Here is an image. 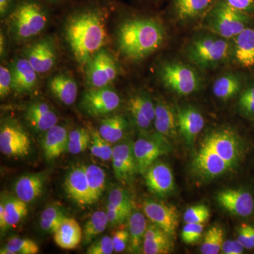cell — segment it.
<instances>
[{"instance_id":"44","label":"cell","mask_w":254,"mask_h":254,"mask_svg":"<svg viewBox=\"0 0 254 254\" xmlns=\"http://www.w3.org/2000/svg\"><path fill=\"white\" fill-rule=\"evenodd\" d=\"M204 225L199 223H186L182 230V239L187 245L198 242L203 235Z\"/></svg>"},{"instance_id":"5","label":"cell","mask_w":254,"mask_h":254,"mask_svg":"<svg viewBox=\"0 0 254 254\" xmlns=\"http://www.w3.org/2000/svg\"><path fill=\"white\" fill-rule=\"evenodd\" d=\"M251 14L218 0L203 19L205 28L211 33L232 40L248 28Z\"/></svg>"},{"instance_id":"17","label":"cell","mask_w":254,"mask_h":254,"mask_svg":"<svg viewBox=\"0 0 254 254\" xmlns=\"http://www.w3.org/2000/svg\"><path fill=\"white\" fill-rule=\"evenodd\" d=\"M128 110L133 123L140 129H148L154 124L155 105L145 92H137L132 95L128 100Z\"/></svg>"},{"instance_id":"6","label":"cell","mask_w":254,"mask_h":254,"mask_svg":"<svg viewBox=\"0 0 254 254\" xmlns=\"http://www.w3.org/2000/svg\"><path fill=\"white\" fill-rule=\"evenodd\" d=\"M159 77L164 86L180 95H189L198 91L201 79L194 68L179 61L163 64L159 68Z\"/></svg>"},{"instance_id":"33","label":"cell","mask_w":254,"mask_h":254,"mask_svg":"<svg viewBox=\"0 0 254 254\" xmlns=\"http://www.w3.org/2000/svg\"><path fill=\"white\" fill-rule=\"evenodd\" d=\"M241 78L233 73H227L217 78L213 85V93L218 99H231L242 89Z\"/></svg>"},{"instance_id":"21","label":"cell","mask_w":254,"mask_h":254,"mask_svg":"<svg viewBox=\"0 0 254 254\" xmlns=\"http://www.w3.org/2000/svg\"><path fill=\"white\" fill-rule=\"evenodd\" d=\"M24 118L29 127L38 132H46L58 123L55 110L43 101L33 102L28 105Z\"/></svg>"},{"instance_id":"34","label":"cell","mask_w":254,"mask_h":254,"mask_svg":"<svg viewBox=\"0 0 254 254\" xmlns=\"http://www.w3.org/2000/svg\"><path fill=\"white\" fill-rule=\"evenodd\" d=\"M88 187L90 190L91 203H96L103 195L106 186V174L104 170L96 165L85 166Z\"/></svg>"},{"instance_id":"20","label":"cell","mask_w":254,"mask_h":254,"mask_svg":"<svg viewBox=\"0 0 254 254\" xmlns=\"http://www.w3.org/2000/svg\"><path fill=\"white\" fill-rule=\"evenodd\" d=\"M176 112L179 131L187 144L192 145L204 127V118L191 105L180 107Z\"/></svg>"},{"instance_id":"50","label":"cell","mask_w":254,"mask_h":254,"mask_svg":"<svg viewBox=\"0 0 254 254\" xmlns=\"http://www.w3.org/2000/svg\"><path fill=\"white\" fill-rule=\"evenodd\" d=\"M233 7L247 14L254 13V0H223Z\"/></svg>"},{"instance_id":"18","label":"cell","mask_w":254,"mask_h":254,"mask_svg":"<svg viewBox=\"0 0 254 254\" xmlns=\"http://www.w3.org/2000/svg\"><path fill=\"white\" fill-rule=\"evenodd\" d=\"M65 192L78 205H91L84 165H76L68 172L64 182Z\"/></svg>"},{"instance_id":"23","label":"cell","mask_w":254,"mask_h":254,"mask_svg":"<svg viewBox=\"0 0 254 254\" xmlns=\"http://www.w3.org/2000/svg\"><path fill=\"white\" fill-rule=\"evenodd\" d=\"M231 41L234 63L241 67L254 68V29L245 28Z\"/></svg>"},{"instance_id":"37","label":"cell","mask_w":254,"mask_h":254,"mask_svg":"<svg viewBox=\"0 0 254 254\" xmlns=\"http://www.w3.org/2000/svg\"><path fill=\"white\" fill-rule=\"evenodd\" d=\"M225 232L218 225H214L205 232L200 252L203 254H218L221 252Z\"/></svg>"},{"instance_id":"30","label":"cell","mask_w":254,"mask_h":254,"mask_svg":"<svg viewBox=\"0 0 254 254\" xmlns=\"http://www.w3.org/2000/svg\"><path fill=\"white\" fill-rule=\"evenodd\" d=\"M195 166L205 176H220L232 168L220 155L213 150L201 146L195 160Z\"/></svg>"},{"instance_id":"31","label":"cell","mask_w":254,"mask_h":254,"mask_svg":"<svg viewBox=\"0 0 254 254\" xmlns=\"http://www.w3.org/2000/svg\"><path fill=\"white\" fill-rule=\"evenodd\" d=\"M147 227L146 219L140 212L131 213L128 217V247L131 253L138 254L142 250Z\"/></svg>"},{"instance_id":"46","label":"cell","mask_w":254,"mask_h":254,"mask_svg":"<svg viewBox=\"0 0 254 254\" xmlns=\"http://www.w3.org/2000/svg\"><path fill=\"white\" fill-rule=\"evenodd\" d=\"M12 91V76L9 67L0 66V97L4 99Z\"/></svg>"},{"instance_id":"40","label":"cell","mask_w":254,"mask_h":254,"mask_svg":"<svg viewBox=\"0 0 254 254\" xmlns=\"http://www.w3.org/2000/svg\"><path fill=\"white\" fill-rule=\"evenodd\" d=\"M90 131L91 134V143H90V150L91 154L103 161L111 160L113 150L111 143L103 138L98 130L91 128Z\"/></svg>"},{"instance_id":"1","label":"cell","mask_w":254,"mask_h":254,"mask_svg":"<svg viewBox=\"0 0 254 254\" xmlns=\"http://www.w3.org/2000/svg\"><path fill=\"white\" fill-rule=\"evenodd\" d=\"M109 5L88 3L73 11L64 25V36L73 58L86 64L109 42L108 23Z\"/></svg>"},{"instance_id":"35","label":"cell","mask_w":254,"mask_h":254,"mask_svg":"<svg viewBox=\"0 0 254 254\" xmlns=\"http://www.w3.org/2000/svg\"><path fill=\"white\" fill-rule=\"evenodd\" d=\"M2 199V198H1ZM5 218L8 227H14L28 215V203L16 197L4 198Z\"/></svg>"},{"instance_id":"53","label":"cell","mask_w":254,"mask_h":254,"mask_svg":"<svg viewBox=\"0 0 254 254\" xmlns=\"http://www.w3.org/2000/svg\"><path fill=\"white\" fill-rule=\"evenodd\" d=\"M18 0H0V16L4 18L14 9Z\"/></svg>"},{"instance_id":"51","label":"cell","mask_w":254,"mask_h":254,"mask_svg":"<svg viewBox=\"0 0 254 254\" xmlns=\"http://www.w3.org/2000/svg\"><path fill=\"white\" fill-rule=\"evenodd\" d=\"M245 250L243 245L237 240H227L224 242L221 252L225 254H241Z\"/></svg>"},{"instance_id":"43","label":"cell","mask_w":254,"mask_h":254,"mask_svg":"<svg viewBox=\"0 0 254 254\" xmlns=\"http://www.w3.org/2000/svg\"><path fill=\"white\" fill-rule=\"evenodd\" d=\"M210 210L206 205L200 204L190 207L184 215L186 223H205L210 218Z\"/></svg>"},{"instance_id":"55","label":"cell","mask_w":254,"mask_h":254,"mask_svg":"<svg viewBox=\"0 0 254 254\" xmlns=\"http://www.w3.org/2000/svg\"><path fill=\"white\" fill-rule=\"evenodd\" d=\"M6 41H5V36L2 33H1V36H0V54H1V58L4 56L6 53Z\"/></svg>"},{"instance_id":"24","label":"cell","mask_w":254,"mask_h":254,"mask_svg":"<svg viewBox=\"0 0 254 254\" xmlns=\"http://www.w3.org/2000/svg\"><path fill=\"white\" fill-rule=\"evenodd\" d=\"M68 133L66 127L60 125H56L45 132L42 148L47 160L59 158L67 150Z\"/></svg>"},{"instance_id":"36","label":"cell","mask_w":254,"mask_h":254,"mask_svg":"<svg viewBox=\"0 0 254 254\" xmlns=\"http://www.w3.org/2000/svg\"><path fill=\"white\" fill-rule=\"evenodd\" d=\"M108 225V220L106 212L103 210L95 212L83 227V237L85 245L91 243L95 237L106 230Z\"/></svg>"},{"instance_id":"28","label":"cell","mask_w":254,"mask_h":254,"mask_svg":"<svg viewBox=\"0 0 254 254\" xmlns=\"http://www.w3.org/2000/svg\"><path fill=\"white\" fill-rule=\"evenodd\" d=\"M154 126L158 133L163 136L172 138L177 136L179 129L177 112L163 100H158L155 104Z\"/></svg>"},{"instance_id":"52","label":"cell","mask_w":254,"mask_h":254,"mask_svg":"<svg viewBox=\"0 0 254 254\" xmlns=\"http://www.w3.org/2000/svg\"><path fill=\"white\" fill-rule=\"evenodd\" d=\"M238 238L237 240L243 245L245 250H252L254 248V245L249 234L248 230L247 228V224H242L239 227L238 230Z\"/></svg>"},{"instance_id":"15","label":"cell","mask_w":254,"mask_h":254,"mask_svg":"<svg viewBox=\"0 0 254 254\" xmlns=\"http://www.w3.org/2000/svg\"><path fill=\"white\" fill-rule=\"evenodd\" d=\"M112 162L117 180L124 183L128 182L138 172L133 153V143L123 142L113 147Z\"/></svg>"},{"instance_id":"39","label":"cell","mask_w":254,"mask_h":254,"mask_svg":"<svg viewBox=\"0 0 254 254\" xmlns=\"http://www.w3.org/2000/svg\"><path fill=\"white\" fill-rule=\"evenodd\" d=\"M91 134L90 130L86 128H78L68 133L67 151L76 155L85 151L90 146Z\"/></svg>"},{"instance_id":"25","label":"cell","mask_w":254,"mask_h":254,"mask_svg":"<svg viewBox=\"0 0 254 254\" xmlns=\"http://www.w3.org/2000/svg\"><path fill=\"white\" fill-rule=\"evenodd\" d=\"M48 88L56 99L65 105H71L78 96L76 80L66 73H58L50 78Z\"/></svg>"},{"instance_id":"13","label":"cell","mask_w":254,"mask_h":254,"mask_svg":"<svg viewBox=\"0 0 254 254\" xmlns=\"http://www.w3.org/2000/svg\"><path fill=\"white\" fill-rule=\"evenodd\" d=\"M143 212L152 223L158 225L174 237L179 225V213L177 208L161 202L146 200L143 203Z\"/></svg>"},{"instance_id":"41","label":"cell","mask_w":254,"mask_h":254,"mask_svg":"<svg viewBox=\"0 0 254 254\" xmlns=\"http://www.w3.org/2000/svg\"><path fill=\"white\" fill-rule=\"evenodd\" d=\"M65 218L64 213L59 208L48 206L41 213L40 226L44 231L54 233Z\"/></svg>"},{"instance_id":"14","label":"cell","mask_w":254,"mask_h":254,"mask_svg":"<svg viewBox=\"0 0 254 254\" xmlns=\"http://www.w3.org/2000/svg\"><path fill=\"white\" fill-rule=\"evenodd\" d=\"M218 0H172L170 11L180 23H192L203 20Z\"/></svg>"},{"instance_id":"48","label":"cell","mask_w":254,"mask_h":254,"mask_svg":"<svg viewBox=\"0 0 254 254\" xmlns=\"http://www.w3.org/2000/svg\"><path fill=\"white\" fill-rule=\"evenodd\" d=\"M107 217H108V225L111 226H116L125 221L127 218L129 217L131 214L123 211L108 202L106 210Z\"/></svg>"},{"instance_id":"7","label":"cell","mask_w":254,"mask_h":254,"mask_svg":"<svg viewBox=\"0 0 254 254\" xmlns=\"http://www.w3.org/2000/svg\"><path fill=\"white\" fill-rule=\"evenodd\" d=\"M120 73L118 61L105 48L100 50L85 64V78L90 88L110 87Z\"/></svg>"},{"instance_id":"27","label":"cell","mask_w":254,"mask_h":254,"mask_svg":"<svg viewBox=\"0 0 254 254\" xmlns=\"http://www.w3.org/2000/svg\"><path fill=\"white\" fill-rule=\"evenodd\" d=\"M56 245L63 250H74L81 244L83 230L75 219L66 217L54 232Z\"/></svg>"},{"instance_id":"9","label":"cell","mask_w":254,"mask_h":254,"mask_svg":"<svg viewBox=\"0 0 254 254\" xmlns=\"http://www.w3.org/2000/svg\"><path fill=\"white\" fill-rule=\"evenodd\" d=\"M120 95L110 87L90 88L83 93L80 105L82 110L91 117L104 116L120 107Z\"/></svg>"},{"instance_id":"29","label":"cell","mask_w":254,"mask_h":254,"mask_svg":"<svg viewBox=\"0 0 254 254\" xmlns=\"http://www.w3.org/2000/svg\"><path fill=\"white\" fill-rule=\"evenodd\" d=\"M45 186V179L40 174H28L18 179L14 185L16 196L26 203L34 201L41 196Z\"/></svg>"},{"instance_id":"42","label":"cell","mask_w":254,"mask_h":254,"mask_svg":"<svg viewBox=\"0 0 254 254\" xmlns=\"http://www.w3.org/2000/svg\"><path fill=\"white\" fill-rule=\"evenodd\" d=\"M108 202L123 211L131 213V198L126 190L121 187H116L110 191L108 196Z\"/></svg>"},{"instance_id":"54","label":"cell","mask_w":254,"mask_h":254,"mask_svg":"<svg viewBox=\"0 0 254 254\" xmlns=\"http://www.w3.org/2000/svg\"><path fill=\"white\" fill-rule=\"evenodd\" d=\"M0 228L1 231H4L6 229L9 228L5 218L4 205L2 199H1V203H0Z\"/></svg>"},{"instance_id":"56","label":"cell","mask_w":254,"mask_h":254,"mask_svg":"<svg viewBox=\"0 0 254 254\" xmlns=\"http://www.w3.org/2000/svg\"><path fill=\"white\" fill-rule=\"evenodd\" d=\"M247 230H248L249 234H250L251 240H252L254 245V227L252 226V225H247Z\"/></svg>"},{"instance_id":"3","label":"cell","mask_w":254,"mask_h":254,"mask_svg":"<svg viewBox=\"0 0 254 254\" xmlns=\"http://www.w3.org/2000/svg\"><path fill=\"white\" fill-rule=\"evenodd\" d=\"M48 21V11L38 0H18L8 16V30L15 41H27L41 34Z\"/></svg>"},{"instance_id":"32","label":"cell","mask_w":254,"mask_h":254,"mask_svg":"<svg viewBox=\"0 0 254 254\" xmlns=\"http://www.w3.org/2000/svg\"><path fill=\"white\" fill-rule=\"evenodd\" d=\"M128 127L126 119L123 115H115L103 119L100 123L99 133L110 143H117L123 138Z\"/></svg>"},{"instance_id":"38","label":"cell","mask_w":254,"mask_h":254,"mask_svg":"<svg viewBox=\"0 0 254 254\" xmlns=\"http://www.w3.org/2000/svg\"><path fill=\"white\" fill-rule=\"evenodd\" d=\"M39 247L36 242L27 238L14 237L1 249V254H36Z\"/></svg>"},{"instance_id":"45","label":"cell","mask_w":254,"mask_h":254,"mask_svg":"<svg viewBox=\"0 0 254 254\" xmlns=\"http://www.w3.org/2000/svg\"><path fill=\"white\" fill-rule=\"evenodd\" d=\"M114 250L112 237L105 236L95 241L88 247L86 253L88 254H111Z\"/></svg>"},{"instance_id":"12","label":"cell","mask_w":254,"mask_h":254,"mask_svg":"<svg viewBox=\"0 0 254 254\" xmlns=\"http://www.w3.org/2000/svg\"><path fill=\"white\" fill-rule=\"evenodd\" d=\"M160 136L138 138L133 143V153L136 159L138 173L145 175L159 157L167 154L170 149L166 141Z\"/></svg>"},{"instance_id":"26","label":"cell","mask_w":254,"mask_h":254,"mask_svg":"<svg viewBox=\"0 0 254 254\" xmlns=\"http://www.w3.org/2000/svg\"><path fill=\"white\" fill-rule=\"evenodd\" d=\"M172 237L155 224L147 227L142 252L145 254H167L173 248Z\"/></svg>"},{"instance_id":"58","label":"cell","mask_w":254,"mask_h":254,"mask_svg":"<svg viewBox=\"0 0 254 254\" xmlns=\"http://www.w3.org/2000/svg\"><path fill=\"white\" fill-rule=\"evenodd\" d=\"M150 1H154V2H158L160 0H150Z\"/></svg>"},{"instance_id":"2","label":"cell","mask_w":254,"mask_h":254,"mask_svg":"<svg viewBox=\"0 0 254 254\" xmlns=\"http://www.w3.org/2000/svg\"><path fill=\"white\" fill-rule=\"evenodd\" d=\"M166 38L163 23L152 16L124 19L117 31V46L124 58L139 62L162 48Z\"/></svg>"},{"instance_id":"57","label":"cell","mask_w":254,"mask_h":254,"mask_svg":"<svg viewBox=\"0 0 254 254\" xmlns=\"http://www.w3.org/2000/svg\"><path fill=\"white\" fill-rule=\"evenodd\" d=\"M43 1H46V2L50 3V4H59V3L63 2L66 0H43Z\"/></svg>"},{"instance_id":"16","label":"cell","mask_w":254,"mask_h":254,"mask_svg":"<svg viewBox=\"0 0 254 254\" xmlns=\"http://www.w3.org/2000/svg\"><path fill=\"white\" fill-rule=\"evenodd\" d=\"M222 208L238 217L250 216L254 211V198L250 192L242 190H227L217 195Z\"/></svg>"},{"instance_id":"19","label":"cell","mask_w":254,"mask_h":254,"mask_svg":"<svg viewBox=\"0 0 254 254\" xmlns=\"http://www.w3.org/2000/svg\"><path fill=\"white\" fill-rule=\"evenodd\" d=\"M12 76V91L17 94L31 93L38 84V73L23 58H18L9 66Z\"/></svg>"},{"instance_id":"49","label":"cell","mask_w":254,"mask_h":254,"mask_svg":"<svg viewBox=\"0 0 254 254\" xmlns=\"http://www.w3.org/2000/svg\"><path fill=\"white\" fill-rule=\"evenodd\" d=\"M112 240L115 252H123L129 243V233L125 230H117L113 232Z\"/></svg>"},{"instance_id":"10","label":"cell","mask_w":254,"mask_h":254,"mask_svg":"<svg viewBox=\"0 0 254 254\" xmlns=\"http://www.w3.org/2000/svg\"><path fill=\"white\" fill-rule=\"evenodd\" d=\"M240 138L235 132L229 128H222L210 133L205 138L201 146L213 150L233 167L240 159Z\"/></svg>"},{"instance_id":"22","label":"cell","mask_w":254,"mask_h":254,"mask_svg":"<svg viewBox=\"0 0 254 254\" xmlns=\"http://www.w3.org/2000/svg\"><path fill=\"white\" fill-rule=\"evenodd\" d=\"M145 178L148 190L160 196L169 194L175 189L173 172L167 164L153 163L145 173Z\"/></svg>"},{"instance_id":"47","label":"cell","mask_w":254,"mask_h":254,"mask_svg":"<svg viewBox=\"0 0 254 254\" xmlns=\"http://www.w3.org/2000/svg\"><path fill=\"white\" fill-rule=\"evenodd\" d=\"M239 105L241 110L247 115H254V86L246 89L241 95Z\"/></svg>"},{"instance_id":"11","label":"cell","mask_w":254,"mask_h":254,"mask_svg":"<svg viewBox=\"0 0 254 254\" xmlns=\"http://www.w3.org/2000/svg\"><path fill=\"white\" fill-rule=\"evenodd\" d=\"M23 55L38 74L49 72L58 60L56 44L51 37H45L32 43L23 50Z\"/></svg>"},{"instance_id":"4","label":"cell","mask_w":254,"mask_h":254,"mask_svg":"<svg viewBox=\"0 0 254 254\" xmlns=\"http://www.w3.org/2000/svg\"><path fill=\"white\" fill-rule=\"evenodd\" d=\"M232 41L210 33L195 36L186 48L190 63L201 68H215L231 60Z\"/></svg>"},{"instance_id":"8","label":"cell","mask_w":254,"mask_h":254,"mask_svg":"<svg viewBox=\"0 0 254 254\" xmlns=\"http://www.w3.org/2000/svg\"><path fill=\"white\" fill-rule=\"evenodd\" d=\"M0 150L9 158H22L31 152V141L19 124L8 120L0 128Z\"/></svg>"}]
</instances>
